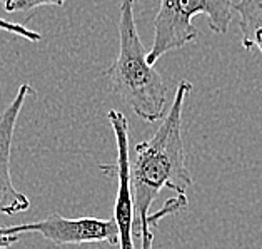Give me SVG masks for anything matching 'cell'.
Instances as JSON below:
<instances>
[{"label":"cell","mask_w":262,"mask_h":249,"mask_svg":"<svg viewBox=\"0 0 262 249\" xmlns=\"http://www.w3.org/2000/svg\"><path fill=\"white\" fill-rule=\"evenodd\" d=\"M67 0H12L7 5H4L5 12L14 14V12H30L39 7H46V5H55V7H62Z\"/></svg>","instance_id":"ba28073f"},{"label":"cell","mask_w":262,"mask_h":249,"mask_svg":"<svg viewBox=\"0 0 262 249\" xmlns=\"http://www.w3.org/2000/svg\"><path fill=\"white\" fill-rule=\"evenodd\" d=\"M7 234L37 233L43 239L57 246H79L91 242H107L111 246L119 244V231L116 221L100 218H77L69 219L52 213L46 219L5 227Z\"/></svg>","instance_id":"277c9868"},{"label":"cell","mask_w":262,"mask_h":249,"mask_svg":"<svg viewBox=\"0 0 262 249\" xmlns=\"http://www.w3.org/2000/svg\"><path fill=\"white\" fill-rule=\"evenodd\" d=\"M192 84L182 79L177 84L170 109L150 139L136 146V159L130 162V188L134 199V236L140 238L142 249H152L154 233L150 227V208L164 189L177 194L194 186L192 176L185 164L182 142V111Z\"/></svg>","instance_id":"6da1fadb"},{"label":"cell","mask_w":262,"mask_h":249,"mask_svg":"<svg viewBox=\"0 0 262 249\" xmlns=\"http://www.w3.org/2000/svg\"><path fill=\"white\" fill-rule=\"evenodd\" d=\"M107 119L112 126L117 142V162L100 164L104 174H116L119 181L114 221L119 231L120 249H134V199L130 188V157H129V119L120 111H108Z\"/></svg>","instance_id":"5b68a950"},{"label":"cell","mask_w":262,"mask_h":249,"mask_svg":"<svg viewBox=\"0 0 262 249\" xmlns=\"http://www.w3.org/2000/svg\"><path fill=\"white\" fill-rule=\"evenodd\" d=\"M0 2H2V4H4V5H7V4H9V2H12V0H0Z\"/></svg>","instance_id":"8fae6325"},{"label":"cell","mask_w":262,"mask_h":249,"mask_svg":"<svg viewBox=\"0 0 262 249\" xmlns=\"http://www.w3.org/2000/svg\"><path fill=\"white\" fill-rule=\"evenodd\" d=\"M0 30L10 32V34H15V35L22 37V39H27L30 42H40L42 40V35L39 34V32L30 30V29H27L22 24H15V22L4 20V18H0Z\"/></svg>","instance_id":"9c48e42d"},{"label":"cell","mask_w":262,"mask_h":249,"mask_svg":"<svg viewBox=\"0 0 262 249\" xmlns=\"http://www.w3.org/2000/svg\"><path fill=\"white\" fill-rule=\"evenodd\" d=\"M34 94L29 84L18 87L14 100L0 116V216H15L30 208L29 197L17 191L10 176V154L17 119L25 104V99Z\"/></svg>","instance_id":"8992f818"},{"label":"cell","mask_w":262,"mask_h":249,"mask_svg":"<svg viewBox=\"0 0 262 249\" xmlns=\"http://www.w3.org/2000/svg\"><path fill=\"white\" fill-rule=\"evenodd\" d=\"M234 12L239 14L242 47L257 50L262 62V0H239Z\"/></svg>","instance_id":"52a82bcc"},{"label":"cell","mask_w":262,"mask_h":249,"mask_svg":"<svg viewBox=\"0 0 262 249\" xmlns=\"http://www.w3.org/2000/svg\"><path fill=\"white\" fill-rule=\"evenodd\" d=\"M239 0H161L154 18V42L147 54V62H156L170 50L185 47L197 40L199 32L192 25L195 15H207L209 27L215 34H226Z\"/></svg>","instance_id":"3957f363"},{"label":"cell","mask_w":262,"mask_h":249,"mask_svg":"<svg viewBox=\"0 0 262 249\" xmlns=\"http://www.w3.org/2000/svg\"><path fill=\"white\" fill-rule=\"evenodd\" d=\"M147 50L140 42L134 0L120 2L119 52L104 75L111 80L112 91L145 122L164 119L167 109V84L154 66L147 62Z\"/></svg>","instance_id":"7a4b0ae2"},{"label":"cell","mask_w":262,"mask_h":249,"mask_svg":"<svg viewBox=\"0 0 262 249\" xmlns=\"http://www.w3.org/2000/svg\"><path fill=\"white\" fill-rule=\"evenodd\" d=\"M20 241V234H7L5 227H0V249H9Z\"/></svg>","instance_id":"30bf717a"}]
</instances>
